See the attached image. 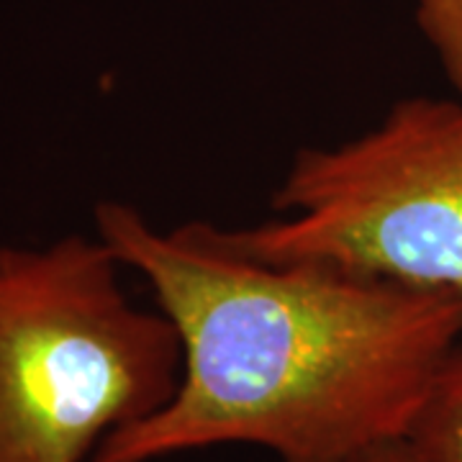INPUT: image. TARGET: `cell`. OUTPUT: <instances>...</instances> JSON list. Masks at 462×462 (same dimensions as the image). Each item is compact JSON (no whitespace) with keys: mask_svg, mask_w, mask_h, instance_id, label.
Returning a JSON list of instances; mask_svg holds the SVG:
<instances>
[{"mask_svg":"<svg viewBox=\"0 0 462 462\" xmlns=\"http://www.w3.org/2000/svg\"><path fill=\"white\" fill-rule=\"evenodd\" d=\"M96 231L149 282L182 346L157 413L111 431L90 462H157L254 445L281 462H360L406 439L462 342V298L324 263H263L218 226L160 231L103 200Z\"/></svg>","mask_w":462,"mask_h":462,"instance_id":"cell-1","label":"cell"},{"mask_svg":"<svg viewBox=\"0 0 462 462\" xmlns=\"http://www.w3.org/2000/svg\"><path fill=\"white\" fill-rule=\"evenodd\" d=\"M121 267L98 236L0 247V462H85L175 396L180 337Z\"/></svg>","mask_w":462,"mask_h":462,"instance_id":"cell-2","label":"cell"},{"mask_svg":"<svg viewBox=\"0 0 462 462\" xmlns=\"http://www.w3.org/2000/svg\"><path fill=\"white\" fill-rule=\"evenodd\" d=\"M278 216L218 229L263 263H324L462 298V100H398L373 132L298 152Z\"/></svg>","mask_w":462,"mask_h":462,"instance_id":"cell-3","label":"cell"},{"mask_svg":"<svg viewBox=\"0 0 462 462\" xmlns=\"http://www.w3.org/2000/svg\"><path fill=\"white\" fill-rule=\"evenodd\" d=\"M406 439L424 462H462V342L434 380Z\"/></svg>","mask_w":462,"mask_h":462,"instance_id":"cell-4","label":"cell"},{"mask_svg":"<svg viewBox=\"0 0 462 462\" xmlns=\"http://www.w3.org/2000/svg\"><path fill=\"white\" fill-rule=\"evenodd\" d=\"M416 23L462 98V0H416Z\"/></svg>","mask_w":462,"mask_h":462,"instance_id":"cell-5","label":"cell"},{"mask_svg":"<svg viewBox=\"0 0 462 462\" xmlns=\"http://www.w3.org/2000/svg\"><path fill=\"white\" fill-rule=\"evenodd\" d=\"M360 462H424L409 439H393L370 449Z\"/></svg>","mask_w":462,"mask_h":462,"instance_id":"cell-6","label":"cell"}]
</instances>
